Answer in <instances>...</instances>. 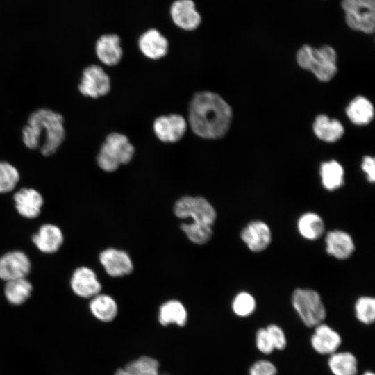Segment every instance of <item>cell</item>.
Wrapping results in <instances>:
<instances>
[{
	"label": "cell",
	"mask_w": 375,
	"mask_h": 375,
	"mask_svg": "<svg viewBox=\"0 0 375 375\" xmlns=\"http://www.w3.org/2000/svg\"><path fill=\"white\" fill-rule=\"evenodd\" d=\"M276 365L268 360H258L254 362L249 369V375H276Z\"/></svg>",
	"instance_id": "d590c367"
},
{
	"label": "cell",
	"mask_w": 375,
	"mask_h": 375,
	"mask_svg": "<svg viewBox=\"0 0 375 375\" xmlns=\"http://www.w3.org/2000/svg\"><path fill=\"white\" fill-rule=\"evenodd\" d=\"M70 286L74 294L83 298H92L101 290L95 272L88 267H80L74 271Z\"/></svg>",
	"instance_id": "5bb4252c"
},
{
	"label": "cell",
	"mask_w": 375,
	"mask_h": 375,
	"mask_svg": "<svg viewBox=\"0 0 375 375\" xmlns=\"http://www.w3.org/2000/svg\"><path fill=\"white\" fill-rule=\"evenodd\" d=\"M158 362L148 356H142L118 369L115 375H158Z\"/></svg>",
	"instance_id": "f1b7e54d"
},
{
	"label": "cell",
	"mask_w": 375,
	"mask_h": 375,
	"mask_svg": "<svg viewBox=\"0 0 375 375\" xmlns=\"http://www.w3.org/2000/svg\"><path fill=\"white\" fill-rule=\"evenodd\" d=\"M266 329L275 350L282 351L287 347L288 340L283 329L276 324L267 325Z\"/></svg>",
	"instance_id": "836d02e7"
},
{
	"label": "cell",
	"mask_w": 375,
	"mask_h": 375,
	"mask_svg": "<svg viewBox=\"0 0 375 375\" xmlns=\"http://www.w3.org/2000/svg\"><path fill=\"white\" fill-rule=\"evenodd\" d=\"M95 53L98 59L104 65H117L123 55L119 37L116 34L101 35L96 42Z\"/></svg>",
	"instance_id": "ffe728a7"
},
{
	"label": "cell",
	"mask_w": 375,
	"mask_h": 375,
	"mask_svg": "<svg viewBox=\"0 0 375 375\" xmlns=\"http://www.w3.org/2000/svg\"><path fill=\"white\" fill-rule=\"evenodd\" d=\"M232 117L231 106L220 95L210 91H201L191 99L187 122L196 135L216 140L226 134Z\"/></svg>",
	"instance_id": "6da1fadb"
},
{
	"label": "cell",
	"mask_w": 375,
	"mask_h": 375,
	"mask_svg": "<svg viewBox=\"0 0 375 375\" xmlns=\"http://www.w3.org/2000/svg\"><path fill=\"white\" fill-rule=\"evenodd\" d=\"M99 261L106 273L112 277L129 274L133 269L129 255L122 250L108 248L101 252Z\"/></svg>",
	"instance_id": "4fadbf2b"
},
{
	"label": "cell",
	"mask_w": 375,
	"mask_h": 375,
	"mask_svg": "<svg viewBox=\"0 0 375 375\" xmlns=\"http://www.w3.org/2000/svg\"><path fill=\"white\" fill-rule=\"evenodd\" d=\"M20 179L17 169L6 161H0V193L11 192Z\"/></svg>",
	"instance_id": "4dcf8cb0"
},
{
	"label": "cell",
	"mask_w": 375,
	"mask_h": 375,
	"mask_svg": "<svg viewBox=\"0 0 375 375\" xmlns=\"http://www.w3.org/2000/svg\"><path fill=\"white\" fill-rule=\"evenodd\" d=\"M320 176L322 185L328 191H334L343 185L344 169L335 160L323 162L320 167Z\"/></svg>",
	"instance_id": "4316f807"
},
{
	"label": "cell",
	"mask_w": 375,
	"mask_h": 375,
	"mask_svg": "<svg viewBox=\"0 0 375 375\" xmlns=\"http://www.w3.org/2000/svg\"><path fill=\"white\" fill-rule=\"evenodd\" d=\"M355 316L362 324L371 325L375 321V299L372 297L362 296L354 305Z\"/></svg>",
	"instance_id": "f546056e"
},
{
	"label": "cell",
	"mask_w": 375,
	"mask_h": 375,
	"mask_svg": "<svg viewBox=\"0 0 375 375\" xmlns=\"http://www.w3.org/2000/svg\"><path fill=\"white\" fill-rule=\"evenodd\" d=\"M181 228L191 242L197 244L207 243L213 234L212 226L193 222L183 223L181 225Z\"/></svg>",
	"instance_id": "1f68e13d"
},
{
	"label": "cell",
	"mask_w": 375,
	"mask_h": 375,
	"mask_svg": "<svg viewBox=\"0 0 375 375\" xmlns=\"http://www.w3.org/2000/svg\"><path fill=\"white\" fill-rule=\"evenodd\" d=\"M135 153V147L124 134L109 133L97 156L99 167L107 172L116 171L121 165L128 164Z\"/></svg>",
	"instance_id": "277c9868"
},
{
	"label": "cell",
	"mask_w": 375,
	"mask_h": 375,
	"mask_svg": "<svg viewBox=\"0 0 375 375\" xmlns=\"http://www.w3.org/2000/svg\"><path fill=\"white\" fill-rule=\"evenodd\" d=\"M32 290L31 283L26 278H22L6 281L4 286V295L10 303L18 306L29 298Z\"/></svg>",
	"instance_id": "d4e9b609"
},
{
	"label": "cell",
	"mask_w": 375,
	"mask_h": 375,
	"mask_svg": "<svg viewBox=\"0 0 375 375\" xmlns=\"http://www.w3.org/2000/svg\"><path fill=\"white\" fill-rule=\"evenodd\" d=\"M327 253L338 260H346L351 256L355 250L353 239L342 230L328 231L325 238Z\"/></svg>",
	"instance_id": "e0dca14e"
},
{
	"label": "cell",
	"mask_w": 375,
	"mask_h": 375,
	"mask_svg": "<svg viewBox=\"0 0 375 375\" xmlns=\"http://www.w3.org/2000/svg\"><path fill=\"white\" fill-rule=\"evenodd\" d=\"M360 3L372 9H375V0H356Z\"/></svg>",
	"instance_id": "74e56055"
},
{
	"label": "cell",
	"mask_w": 375,
	"mask_h": 375,
	"mask_svg": "<svg viewBox=\"0 0 375 375\" xmlns=\"http://www.w3.org/2000/svg\"><path fill=\"white\" fill-rule=\"evenodd\" d=\"M31 269L29 258L21 251H9L0 257V279L6 282L26 278Z\"/></svg>",
	"instance_id": "30bf717a"
},
{
	"label": "cell",
	"mask_w": 375,
	"mask_h": 375,
	"mask_svg": "<svg viewBox=\"0 0 375 375\" xmlns=\"http://www.w3.org/2000/svg\"><path fill=\"white\" fill-rule=\"evenodd\" d=\"M158 319L164 326L176 323L183 326L187 322V311L180 301L170 300L163 303L160 308Z\"/></svg>",
	"instance_id": "83f0119b"
},
{
	"label": "cell",
	"mask_w": 375,
	"mask_h": 375,
	"mask_svg": "<svg viewBox=\"0 0 375 375\" xmlns=\"http://www.w3.org/2000/svg\"><path fill=\"white\" fill-rule=\"evenodd\" d=\"M92 314L102 322L112 321L117 313V306L115 300L106 294H98L90 302Z\"/></svg>",
	"instance_id": "484cf974"
},
{
	"label": "cell",
	"mask_w": 375,
	"mask_h": 375,
	"mask_svg": "<svg viewBox=\"0 0 375 375\" xmlns=\"http://www.w3.org/2000/svg\"><path fill=\"white\" fill-rule=\"evenodd\" d=\"M313 328L310 342L316 353L330 356L338 351L342 343V338L336 330L324 322Z\"/></svg>",
	"instance_id": "8fae6325"
},
{
	"label": "cell",
	"mask_w": 375,
	"mask_h": 375,
	"mask_svg": "<svg viewBox=\"0 0 375 375\" xmlns=\"http://www.w3.org/2000/svg\"><path fill=\"white\" fill-rule=\"evenodd\" d=\"M255 344L257 349L264 355H269L275 350L265 327L256 331Z\"/></svg>",
	"instance_id": "e575fe53"
},
{
	"label": "cell",
	"mask_w": 375,
	"mask_h": 375,
	"mask_svg": "<svg viewBox=\"0 0 375 375\" xmlns=\"http://www.w3.org/2000/svg\"><path fill=\"white\" fill-rule=\"evenodd\" d=\"M341 6L349 27L367 34L374 32L375 9L369 8L356 0H342Z\"/></svg>",
	"instance_id": "ba28073f"
},
{
	"label": "cell",
	"mask_w": 375,
	"mask_h": 375,
	"mask_svg": "<svg viewBox=\"0 0 375 375\" xmlns=\"http://www.w3.org/2000/svg\"><path fill=\"white\" fill-rule=\"evenodd\" d=\"M240 238L251 251L260 253L269 246L272 242V231L265 222L253 220L242 228Z\"/></svg>",
	"instance_id": "7c38bea8"
},
{
	"label": "cell",
	"mask_w": 375,
	"mask_h": 375,
	"mask_svg": "<svg viewBox=\"0 0 375 375\" xmlns=\"http://www.w3.org/2000/svg\"><path fill=\"white\" fill-rule=\"evenodd\" d=\"M313 131L318 138L328 142H336L344 133L342 124L338 120L330 119L325 115H319L316 117Z\"/></svg>",
	"instance_id": "603a6c76"
},
{
	"label": "cell",
	"mask_w": 375,
	"mask_h": 375,
	"mask_svg": "<svg viewBox=\"0 0 375 375\" xmlns=\"http://www.w3.org/2000/svg\"><path fill=\"white\" fill-rule=\"evenodd\" d=\"M328 367L333 375H357L358 362L351 351H336L328 356Z\"/></svg>",
	"instance_id": "44dd1931"
},
{
	"label": "cell",
	"mask_w": 375,
	"mask_h": 375,
	"mask_svg": "<svg viewBox=\"0 0 375 375\" xmlns=\"http://www.w3.org/2000/svg\"><path fill=\"white\" fill-rule=\"evenodd\" d=\"M170 15L174 23L185 31L196 29L201 21L192 0L175 1L171 6Z\"/></svg>",
	"instance_id": "9a60e30c"
},
{
	"label": "cell",
	"mask_w": 375,
	"mask_h": 375,
	"mask_svg": "<svg viewBox=\"0 0 375 375\" xmlns=\"http://www.w3.org/2000/svg\"><path fill=\"white\" fill-rule=\"evenodd\" d=\"M64 118L48 108H40L28 117L22 131V142L30 149H40L44 156L58 149L65 137Z\"/></svg>",
	"instance_id": "7a4b0ae2"
},
{
	"label": "cell",
	"mask_w": 375,
	"mask_h": 375,
	"mask_svg": "<svg viewBox=\"0 0 375 375\" xmlns=\"http://www.w3.org/2000/svg\"><path fill=\"white\" fill-rule=\"evenodd\" d=\"M294 310L303 324L308 328H313L324 322L326 309L320 294L310 288H296L291 297Z\"/></svg>",
	"instance_id": "5b68a950"
},
{
	"label": "cell",
	"mask_w": 375,
	"mask_h": 375,
	"mask_svg": "<svg viewBox=\"0 0 375 375\" xmlns=\"http://www.w3.org/2000/svg\"><path fill=\"white\" fill-rule=\"evenodd\" d=\"M297 61L301 68L311 71L322 81L332 79L338 69L336 52L328 45L319 48L302 46L297 51Z\"/></svg>",
	"instance_id": "3957f363"
},
{
	"label": "cell",
	"mask_w": 375,
	"mask_h": 375,
	"mask_svg": "<svg viewBox=\"0 0 375 375\" xmlns=\"http://www.w3.org/2000/svg\"><path fill=\"white\" fill-rule=\"evenodd\" d=\"M297 229L299 234L308 240H317L325 232V224L319 215L314 212L303 213L298 219Z\"/></svg>",
	"instance_id": "7402d4cb"
},
{
	"label": "cell",
	"mask_w": 375,
	"mask_h": 375,
	"mask_svg": "<svg viewBox=\"0 0 375 375\" xmlns=\"http://www.w3.org/2000/svg\"><path fill=\"white\" fill-rule=\"evenodd\" d=\"M78 88L84 97L97 99L109 93L110 79L101 66L90 65L83 70Z\"/></svg>",
	"instance_id": "52a82bcc"
},
{
	"label": "cell",
	"mask_w": 375,
	"mask_h": 375,
	"mask_svg": "<svg viewBox=\"0 0 375 375\" xmlns=\"http://www.w3.org/2000/svg\"><path fill=\"white\" fill-rule=\"evenodd\" d=\"M64 237L61 229L56 225L45 224L33 235L32 241L42 253H53L63 243Z\"/></svg>",
	"instance_id": "d6986e66"
},
{
	"label": "cell",
	"mask_w": 375,
	"mask_h": 375,
	"mask_svg": "<svg viewBox=\"0 0 375 375\" xmlns=\"http://www.w3.org/2000/svg\"><path fill=\"white\" fill-rule=\"evenodd\" d=\"M256 309V301L254 297L247 292H239L232 302L233 312L240 317L251 315Z\"/></svg>",
	"instance_id": "d6a6232c"
},
{
	"label": "cell",
	"mask_w": 375,
	"mask_h": 375,
	"mask_svg": "<svg viewBox=\"0 0 375 375\" xmlns=\"http://www.w3.org/2000/svg\"><path fill=\"white\" fill-rule=\"evenodd\" d=\"M361 375H375L374 373L370 370L364 372Z\"/></svg>",
	"instance_id": "f35d334b"
},
{
	"label": "cell",
	"mask_w": 375,
	"mask_h": 375,
	"mask_svg": "<svg viewBox=\"0 0 375 375\" xmlns=\"http://www.w3.org/2000/svg\"><path fill=\"white\" fill-rule=\"evenodd\" d=\"M15 206L18 213L27 219L38 217L44 203L42 194L35 189L23 188L14 194Z\"/></svg>",
	"instance_id": "2e32d148"
},
{
	"label": "cell",
	"mask_w": 375,
	"mask_h": 375,
	"mask_svg": "<svg viewBox=\"0 0 375 375\" xmlns=\"http://www.w3.org/2000/svg\"><path fill=\"white\" fill-rule=\"evenodd\" d=\"M374 110L372 103L365 97L354 98L347 108V115L355 124L365 125L374 117Z\"/></svg>",
	"instance_id": "cb8c5ba5"
},
{
	"label": "cell",
	"mask_w": 375,
	"mask_h": 375,
	"mask_svg": "<svg viewBox=\"0 0 375 375\" xmlns=\"http://www.w3.org/2000/svg\"><path fill=\"white\" fill-rule=\"evenodd\" d=\"M138 47L141 53L151 60H159L165 57L169 51L167 38L156 29H149L138 39Z\"/></svg>",
	"instance_id": "ac0fdd59"
},
{
	"label": "cell",
	"mask_w": 375,
	"mask_h": 375,
	"mask_svg": "<svg viewBox=\"0 0 375 375\" xmlns=\"http://www.w3.org/2000/svg\"><path fill=\"white\" fill-rule=\"evenodd\" d=\"M188 126V122L183 116L172 113L156 118L153 123V129L154 134L161 142L175 143L185 135Z\"/></svg>",
	"instance_id": "9c48e42d"
},
{
	"label": "cell",
	"mask_w": 375,
	"mask_h": 375,
	"mask_svg": "<svg viewBox=\"0 0 375 375\" xmlns=\"http://www.w3.org/2000/svg\"><path fill=\"white\" fill-rule=\"evenodd\" d=\"M175 215L181 219L191 217L193 223L212 226L217 213L214 207L203 197L185 196L174 207Z\"/></svg>",
	"instance_id": "8992f818"
},
{
	"label": "cell",
	"mask_w": 375,
	"mask_h": 375,
	"mask_svg": "<svg viewBox=\"0 0 375 375\" xmlns=\"http://www.w3.org/2000/svg\"><path fill=\"white\" fill-rule=\"evenodd\" d=\"M362 169L365 173L367 181L374 183L375 181V162L374 158L369 156L363 158Z\"/></svg>",
	"instance_id": "8d00e7d4"
}]
</instances>
